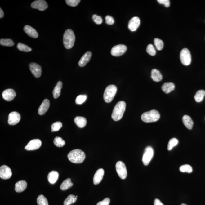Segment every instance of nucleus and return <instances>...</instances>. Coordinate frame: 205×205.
I'll return each mask as SVG.
<instances>
[{"label":"nucleus","mask_w":205,"mask_h":205,"mask_svg":"<svg viewBox=\"0 0 205 205\" xmlns=\"http://www.w3.org/2000/svg\"><path fill=\"white\" fill-rule=\"evenodd\" d=\"M126 104L124 101L118 102L114 106L111 115V118L114 121L121 120L123 116L126 109Z\"/></svg>","instance_id":"f257e3e1"},{"label":"nucleus","mask_w":205,"mask_h":205,"mask_svg":"<svg viewBox=\"0 0 205 205\" xmlns=\"http://www.w3.org/2000/svg\"><path fill=\"white\" fill-rule=\"evenodd\" d=\"M68 158L71 162L74 163H81L85 159V154L82 150L76 149L71 151L67 155Z\"/></svg>","instance_id":"f03ea898"},{"label":"nucleus","mask_w":205,"mask_h":205,"mask_svg":"<svg viewBox=\"0 0 205 205\" xmlns=\"http://www.w3.org/2000/svg\"><path fill=\"white\" fill-rule=\"evenodd\" d=\"M75 35L72 30H66L63 36V43L64 47L67 49L72 48L75 42Z\"/></svg>","instance_id":"7ed1b4c3"},{"label":"nucleus","mask_w":205,"mask_h":205,"mask_svg":"<svg viewBox=\"0 0 205 205\" xmlns=\"http://www.w3.org/2000/svg\"><path fill=\"white\" fill-rule=\"evenodd\" d=\"M141 118L142 121L145 123H152L160 119V114L157 110H152L143 114Z\"/></svg>","instance_id":"20e7f679"},{"label":"nucleus","mask_w":205,"mask_h":205,"mask_svg":"<svg viewBox=\"0 0 205 205\" xmlns=\"http://www.w3.org/2000/svg\"><path fill=\"white\" fill-rule=\"evenodd\" d=\"M117 92V88L114 85L108 86L105 90L103 99L106 102L109 103L112 101Z\"/></svg>","instance_id":"39448f33"},{"label":"nucleus","mask_w":205,"mask_h":205,"mask_svg":"<svg viewBox=\"0 0 205 205\" xmlns=\"http://www.w3.org/2000/svg\"><path fill=\"white\" fill-rule=\"evenodd\" d=\"M154 155V151L153 148L150 146L146 147L145 149L142 158V161L144 165L145 166L148 165L153 158Z\"/></svg>","instance_id":"423d86ee"},{"label":"nucleus","mask_w":205,"mask_h":205,"mask_svg":"<svg viewBox=\"0 0 205 205\" xmlns=\"http://www.w3.org/2000/svg\"><path fill=\"white\" fill-rule=\"evenodd\" d=\"M180 57L181 62L184 65L187 66L191 64V55L190 52L188 49L184 48L181 50Z\"/></svg>","instance_id":"0eeeda50"},{"label":"nucleus","mask_w":205,"mask_h":205,"mask_svg":"<svg viewBox=\"0 0 205 205\" xmlns=\"http://www.w3.org/2000/svg\"><path fill=\"white\" fill-rule=\"evenodd\" d=\"M117 172L119 177L122 179H125L127 177V172L126 166L123 162L118 161L116 165Z\"/></svg>","instance_id":"6e6552de"},{"label":"nucleus","mask_w":205,"mask_h":205,"mask_svg":"<svg viewBox=\"0 0 205 205\" xmlns=\"http://www.w3.org/2000/svg\"><path fill=\"white\" fill-rule=\"evenodd\" d=\"M127 50L126 46L123 44H119L113 47L111 49V54L114 56H120L126 51Z\"/></svg>","instance_id":"1a4fd4ad"},{"label":"nucleus","mask_w":205,"mask_h":205,"mask_svg":"<svg viewBox=\"0 0 205 205\" xmlns=\"http://www.w3.org/2000/svg\"><path fill=\"white\" fill-rule=\"evenodd\" d=\"M31 6L33 8L43 11L48 8V5L46 2L44 0H37L33 2L31 4Z\"/></svg>","instance_id":"9d476101"},{"label":"nucleus","mask_w":205,"mask_h":205,"mask_svg":"<svg viewBox=\"0 0 205 205\" xmlns=\"http://www.w3.org/2000/svg\"><path fill=\"white\" fill-rule=\"evenodd\" d=\"M12 176L11 169L8 166L2 165L0 167V177L3 179H9Z\"/></svg>","instance_id":"9b49d317"},{"label":"nucleus","mask_w":205,"mask_h":205,"mask_svg":"<svg viewBox=\"0 0 205 205\" xmlns=\"http://www.w3.org/2000/svg\"><path fill=\"white\" fill-rule=\"evenodd\" d=\"M42 141L39 139H34L30 140L25 147L27 150H34L38 149L41 146Z\"/></svg>","instance_id":"f8f14e48"},{"label":"nucleus","mask_w":205,"mask_h":205,"mask_svg":"<svg viewBox=\"0 0 205 205\" xmlns=\"http://www.w3.org/2000/svg\"><path fill=\"white\" fill-rule=\"evenodd\" d=\"M21 119V116L16 111L10 113L8 118V123L10 125H14L17 124Z\"/></svg>","instance_id":"ddd939ff"},{"label":"nucleus","mask_w":205,"mask_h":205,"mask_svg":"<svg viewBox=\"0 0 205 205\" xmlns=\"http://www.w3.org/2000/svg\"><path fill=\"white\" fill-rule=\"evenodd\" d=\"M29 69L32 74L36 78L40 77L42 74L41 66L35 63L32 62L29 65Z\"/></svg>","instance_id":"4468645a"},{"label":"nucleus","mask_w":205,"mask_h":205,"mask_svg":"<svg viewBox=\"0 0 205 205\" xmlns=\"http://www.w3.org/2000/svg\"><path fill=\"white\" fill-rule=\"evenodd\" d=\"M140 19L138 17L135 16L132 18L129 21L128 28L131 31H136L140 25Z\"/></svg>","instance_id":"2eb2a0df"},{"label":"nucleus","mask_w":205,"mask_h":205,"mask_svg":"<svg viewBox=\"0 0 205 205\" xmlns=\"http://www.w3.org/2000/svg\"><path fill=\"white\" fill-rule=\"evenodd\" d=\"M3 99L6 101H11L14 99L16 93L14 90L9 89L5 90L2 94Z\"/></svg>","instance_id":"dca6fc26"},{"label":"nucleus","mask_w":205,"mask_h":205,"mask_svg":"<svg viewBox=\"0 0 205 205\" xmlns=\"http://www.w3.org/2000/svg\"><path fill=\"white\" fill-rule=\"evenodd\" d=\"M50 106V101L48 99H45L44 100L42 104L40 105L38 109V114L40 115L45 114L49 109Z\"/></svg>","instance_id":"f3484780"},{"label":"nucleus","mask_w":205,"mask_h":205,"mask_svg":"<svg viewBox=\"0 0 205 205\" xmlns=\"http://www.w3.org/2000/svg\"><path fill=\"white\" fill-rule=\"evenodd\" d=\"M24 30L28 36L32 38H36L38 37V33L36 30L29 25H26L24 28Z\"/></svg>","instance_id":"a211bd4d"},{"label":"nucleus","mask_w":205,"mask_h":205,"mask_svg":"<svg viewBox=\"0 0 205 205\" xmlns=\"http://www.w3.org/2000/svg\"><path fill=\"white\" fill-rule=\"evenodd\" d=\"M104 169L101 168L98 169L96 172L93 179V182L95 185L99 184L101 182L104 174Z\"/></svg>","instance_id":"6ab92c4d"},{"label":"nucleus","mask_w":205,"mask_h":205,"mask_svg":"<svg viewBox=\"0 0 205 205\" xmlns=\"http://www.w3.org/2000/svg\"><path fill=\"white\" fill-rule=\"evenodd\" d=\"M92 55L91 52L89 51L86 52L79 61L78 63L79 66L81 67H84L90 60Z\"/></svg>","instance_id":"aec40b11"},{"label":"nucleus","mask_w":205,"mask_h":205,"mask_svg":"<svg viewBox=\"0 0 205 205\" xmlns=\"http://www.w3.org/2000/svg\"><path fill=\"white\" fill-rule=\"evenodd\" d=\"M27 187V183L26 181L20 180L15 184V189L16 192L20 193L25 191Z\"/></svg>","instance_id":"412c9836"},{"label":"nucleus","mask_w":205,"mask_h":205,"mask_svg":"<svg viewBox=\"0 0 205 205\" xmlns=\"http://www.w3.org/2000/svg\"><path fill=\"white\" fill-rule=\"evenodd\" d=\"M59 176V173L56 171H52L48 174V179L49 182L51 184H55L58 180Z\"/></svg>","instance_id":"4be33fe9"},{"label":"nucleus","mask_w":205,"mask_h":205,"mask_svg":"<svg viewBox=\"0 0 205 205\" xmlns=\"http://www.w3.org/2000/svg\"><path fill=\"white\" fill-rule=\"evenodd\" d=\"M74 123L78 127L80 128H83L87 124V120L83 117L77 116L74 118Z\"/></svg>","instance_id":"5701e85b"},{"label":"nucleus","mask_w":205,"mask_h":205,"mask_svg":"<svg viewBox=\"0 0 205 205\" xmlns=\"http://www.w3.org/2000/svg\"><path fill=\"white\" fill-rule=\"evenodd\" d=\"M151 77L155 82H159L162 79V75L160 71L156 69H153L151 71Z\"/></svg>","instance_id":"b1692460"},{"label":"nucleus","mask_w":205,"mask_h":205,"mask_svg":"<svg viewBox=\"0 0 205 205\" xmlns=\"http://www.w3.org/2000/svg\"><path fill=\"white\" fill-rule=\"evenodd\" d=\"M182 121L184 124L188 129L191 130L194 125V122L193 121L190 116L188 115H185L182 118Z\"/></svg>","instance_id":"393cba45"},{"label":"nucleus","mask_w":205,"mask_h":205,"mask_svg":"<svg viewBox=\"0 0 205 205\" xmlns=\"http://www.w3.org/2000/svg\"><path fill=\"white\" fill-rule=\"evenodd\" d=\"M62 86V82L61 81H59L54 88L52 93H53V97L55 99H57L60 96Z\"/></svg>","instance_id":"a878e982"},{"label":"nucleus","mask_w":205,"mask_h":205,"mask_svg":"<svg viewBox=\"0 0 205 205\" xmlns=\"http://www.w3.org/2000/svg\"><path fill=\"white\" fill-rule=\"evenodd\" d=\"M175 85L172 82L165 83L163 85L162 89L166 94H168L175 89Z\"/></svg>","instance_id":"bb28decb"},{"label":"nucleus","mask_w":205,"mask_h":205,"mask_svg":"<svg viewBox=\"0 0 205 205\" xmlns=\"http://www.w3.org/2000/svg\"><path fill=\"white\" fill-rule=\"evenodd\" d=\"M73 185V184L71 182V179L68 178L63 181L60 186V189L62 190L65 191L68 189Z\"/></svg>","instance_id":"cd10ccee"},{"label":"nucleus","mask_w":205,"mask_h":205,"mask_svg":"<svg viewBox=\"0 0 205 205\" xmlns=\"http://www.w3.org/2000/svg\"><path fill=\"white\" fill-rule=\"evenodd\" d=\"M205 96V91L203 90H200L196 93L194 96L195 100L197 102H201L203 100Z\"/></svg>","instance_id":"c85d7f7f"},{"label":"nucleus","mask_w":205,"mask_h":205,"mask_svg":"<svg viewBox=\"0 0 205 205\" xmlns=\"http://www.w3.org/2000/svg\"><path fill=\"white\" fill-rule=\"evenodd\" d=\"M77 200V198L76 196L74 195L73 194H70L68 196L67 199H66L64 201V205H70L72 204L73 203H75Z\"/></svg>","instance_id":"c756f323"},{"label":"nucleus","mask_w":205,"mask_h":205,"mask_svg":"<svg viewBox=\"0 0 205 205\" xmlns=\"http://www.w3.org/2000/svg\"><path fill=\"white\" fill-rule=\"evenodd\" d=\"M54 143L56 146L59 147H63L65 145V142L60 137H56L54 139Z\"/></svg>","instance_id":"7c9ffc66"},{"label":"nucleus","mask_w":205,"mask_h":205,"mask_svg":"<svg viewBox=\"0 0 205 205\" xmlns=\"http://www.w3.org/2000/svg\"><path fill=\"white\" fill-rule=\"evenodd\" d=\"M37 203L38 205H48L47 198L42 194L40 195L37 198Z\"/></svg>","instance_id":"2f4dec72"},{"label":"nucleus","mask_w":205,"mask_h":205,"mask_svg":"<svg viewBox=\"0 0 205 205\" xmlns=\"http://www.w3.org/2000/svg\"><path fill=\"white\" fill-rule=\"evenodd\" d=\"M0 44L1 45L7 47H12L14 45L13 41L10 39H1Z\"/></svg>","instance_id":"473e14b6"},{"label":"nucleus","mask_w":205,"mask_h":205,"mask_svg":"<svg viewBox=\"0 0 205 205\" xmlns=\"http://www.w3.org/2000/svg\"><path fill=\"white\" fill-rule=\"evenodd\" d=\"M17 47L19 50L22 51L29 52L31 51L32 50V49L30 47H28V46L21 43H18L17 45Z\"/></svg>","instance_id":"72a5a7b5"},{"label":"nucleus","mask_w":205,"mask_h":205,"mask_svg":"<svg viewBox=\"0 0 205 205\" xmlns=\"http://www.w3.org/2000/svg\"><path fill=\"white\" fill-rule=\"evenodd\" d=\"M179 143L178 140L176 138H172L169 140L168 145H167V150H171L174 147L176 146Z\"/></svg>","instance_id":"f704fd0d"},{"label":"nucleus","mask_w":205,"mask_h":205,"mask_svg":"<svg viewBox=\"0 0 205 205\" xmlns=\"http://www.w3.org/2000/svg\"><path fill=\"white\" fill-rule=\"evenodd\" d=\"M180 172H187L190 173L193 172L192 167L189 165H184L181 166L179 168Z\"/></svg>","instance_id":"c9c22d12"},{"label":"nucleus","mask_w":205,"mask_h":205,"mask_svg":"<svg viewBox=\"0 0 205 205\" xmlns=\"http://www.w3.org/2000/svg\"><path fill=\"white\" fill-rule=\"evenodd\" d=\"M154 42L158 50L160 51L162 50L164 46V43L162 40L158 38H155L154 40Z\"/></svg>","instance_id":"e433bc0d"},{"label":"nucleus","mask_w":205,"mask_h":205,"mask_svg":"<svg viewBox=\"0 0 205 205\" xmlns=\"http://www.w3.org/2000/svg\"><path fill=\"white\" fill-rule=\"evenodd\" d=\"M87 96L86 95H81L77 96L75 102L78 105L82 104L87 99Z\"/></svg>","instance_id":"4c0bfd02"},{"label":"nucleus","mask_w":205,"mask_h":205,"mask_svg":"<svg viewBox=\"0 0 205 205\" xmlns=\"http://www.w3.org/2000/svg\"><path fill=\"white\" fill-rule=\"evenodd\" d=\"M62 126V124L60 122H56L51 125V131L56 132L59 131Z\"/></svg>","instance_id":"58836bf2"},{"label":"nucleus","mask_w":205,"mask_h":205,"mask_svg":"<svg viewBox=\"0 0 205 205\" xmlns=\"http://www.w3.org/2000/svg\"><path fill=\"white\" fill-rule=\"evenodd\" d=\"M146 51L147 53L152 56H155L156 53L155 48L152 44H149L147 46Z\"/></svg>","instance_id":"ea45409f"},{"label":"nucleus","mask_w":205,"mask_h":205,"mask_svg":"<svg viewBox=\"0 0 205 205\" xmlns=\"http://www.w3.org/2000/svg\"><path fill=\"white\" fill-rule=\"evenodd\" d=\"M80 0H66V4L68 6L72 7H75L79 4Z\"/></svg>","instance_id":"a19ab883"},{"label":"nucleus","mask_w":205,"mask_h":205,"mask_svg":"<svg viewBox=\"0 0 205 205\" xmlns=\"http://www.w3.org/2000/svg\"><path fill=\"white\" fill-rule=\"evenodd\" d=\"M92 19L96 24L100 25L102 23L103 19L100 16H98L97 15L95 14L93 15Z\"/></svg>","instance_id":"79ce46f5"},{"label":"nucleus","mask_w":205,"mask_h":205,"mask_svg":"<svg viewBox=\"0 0 205 205\" xmlns=\"http://www.w3.org/2000/svg\"><path fill=\"white\" fill-rule=\"evenodd\" d=\"M106 20V23L108 25H113L114 23V20L112 17L107 15L105 18Z\"/></svg>","instance_id":"37998d69"},{"label":"nucleus","mask_w":205,"mask_h":205,"mask_svg":"<svg viewBox=\"0 0 205 205\" xmlns=\"http://www.w3.org/2000/svg\"><path fill=\"white\" fill-rule=\"evenodd\" d=\"M158 2L159 4H163L166 7H169L170 6V1L169 0H158Z\"/></svg>","instance_id":"c03bdc74"},{"label":"nucleus","mask_w":205,"mask_h":205,"mask_svg":"<svg viewBox=\"0 0 205 205\" xmlns=\"http://www.w3.org/2000/svg\"><path fill=\"white\" fill-rule=\"evenodd\" d=\"M110 200L109 198H106L102 201H100L96 205H109L110 203Z\"/></svg>","instance_id":"a18cd8bd"},{"label":"nucleus","mask_w":205,"mask_h":205,"mask_svg":"<svg viewBox=\"0 0 205 205\" xmlns=\"http://www.w3.org/2000/svg\"><path fill=\"white\" fill-rule=\"evenodd\" d=\"M154 205H164L160 200L156 199L154 201Z\"/></svg>","instance_id":"49530a36"},{"label":"nucleus","mask_w":205,"mask_h":205,"mask_svg":"<svg viewBox=\"0 0 205 205\" xmlns=\"http://www.w3.org/2000/svg\"><path fill=\"white\" fill-rule=\"evenodd\" d=\"M4 16V13L1 8H0V18H2Z\"/></svg>","instance_id":"de8ad7c7"},{"label":"nucleus","mask_w":205,"mask_h":205,"mask_svg":"<svg viewBox=\"0 0 205 205\" xmlns=\"http://www.w3.org/2000/svg\"><path fill=\"white\" fill-rule=\"evenodd\" d=\"M181 205H186L185 204H184V203H182V204H181Z\"/></svg>","instance_id":"09e8293b"},{"label":"nucleus","mask_w":205,"mask_h":205,"mask_svg":"<svg viewBox=\"0 0 205 205\" xmlns=\"http://www.w3.org/2000/svg\"><path fill=\"white\" fill-rule=\"evenodd\" d=\"M76 197L77 198V197H78V196H76Z\"/></svg>","instance_id":"8fccbe9b"}]
</instances>
